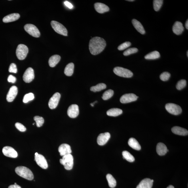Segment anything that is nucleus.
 <instances>
[{"label":"nucleus","instance_id":"nucleus-1","mask_svg":"<svg viewBox=\"0 0 188 188\" xmlns=\"http://www.w3.org/2000/svg\"><path fill=\"white\" fill-rule=\"evenodd\" d=\"M105 40L98 37L92 38L89 42V48L91 54L96 55L102 52L106 46Z\"/></svg>","mask_w":188,"mask_h":188},{"label":"nucleus","instance_id":"nucleus-2","mask_svg":"<svg viewBox=\"0 0 188 188\" xmlns=\"http://www.w3.org/2000/svg\"><path fill=\"white\" fill-rule=\"evenodd\" d=\"M15 172L19 176L29 181L33 180V175L31 170L26 167L19 166L16 168Z\"/></svg>","mask_w":188,"mask_h":188},{"label":"nucleus","instance_id":"nucleus-3","mask_svg":"<svg viewBox=\"0 0 188 188\" xmlns=\"http://www.w3.org/2000/svg\"><path fill=\"white\" fill-rule=\"evenodd\" d=\"M60 163L64 166L67 170H71L72 169L74 165V158L71 154H68L63 156L60 159Z\"/></svg>","mask_w":188,"mask_h":188},{"label":"nucleus","instance_id":"nucleus-4","mask_svg":"<svg viewBox=\"0 0 188 188\" xmlns=\"http://www.w3.org/2000/svg\"><path fill=\"white\" fill-rule=\"evenodd\" d=\"M28 52V48L26 45L21 44L18 45L16 50V55L20 60L25 59Z\"/></svg>","mask_w":188,"mask_h":188},{"label":"nucleus","instance_id":"nucleus-5","mask_svg":"<svg viewBox=\"0 0 188 188\" xmlns=\"http://www.w3.org/2000/svg\"><path fill=\"white\" fill-rule=\"evenodd\" d=\"M113 71L116 75L123 77L130 78L133 75V74L132 71L121 67H115Z\"/></svg>","mask_w":188,"mask_h":188},{"label":"nucleus","instance_id":"nucleus-6","mask_svg":"<svg viewBox=\"0 0 188 188\" xmlns=\"http://www.w3.org/2000/svg\"><path fill=\"white\" fill-rule=\"evenodd\" d=\"M51 24L52 28L56 33L63 36H67V29L62 24L55 21H52Z\"/></svg>","mask_w":188,"mask_h":188},{"label":"nucleus","instance_id":"nucleus-7","mask_svg":"<svg viewBox=\"0 0 188 188\" xmlns=\"http://www.w3.org/2000/svg\"><path fill=\"white\" fill-rule=\"evenodd\" d=\"M166 110L169 113L174 115H178L182 112V109L179 106L173 103H168L166 105Z\"/></svg>","mask_w":188,"mask_h":188},{"label":"nucleus","instance_id":"nucleus-8","mask_svg":"<svg viewBox=\"0 0 188 188\" xmlns=\"http://www.w3.org/2000/svg\"><path fill=\"white\" fill-rule=\"evenodd\" d=\"M24 29L29 35L35 37H39L40 36V33L37 27L32 24H28L25 25Z\"/></svg>","mask_w":188,"mask_h":188},{"label":"nucleus","instance_id":"nucleus-9","mask_svg":"<svg viewBox=\"0 0 188 188\" xmlns=\"http://www.w3.org/2000/svg\"><path fill=\"white\" fill-rule=\"evenodd\" d=\"M34 78L35 74L33 69L31 67L28 68L23 75V80L26 83H29L32 81Z\"/></svg>","mask_w":188,"mask_h":188},{"label":"nucleus","instance_id":"nucleus-10","mask_svg":"<svg viewBox=\"0 0 188 188\" xmlns=\"http://www.w3.org/2000/svg\"><path fill=\"white\" fill-rule=\"evenodd\" d=\"M60 97V94L58 92H56L50 98L48 102V106L51 109L56 108L57 106Z\"/></svg>","mask_w":188,"mask_h":188},{"label":"nucleus","instance_id":"nucleus-11","mask_svg":"<svg viewBox=\"0 0 188 188\" xmlns=\"http://www.w3.org/2000/svg\"><path fill=\"white\" fill-rule=\"evenodd\" d=\"M2 152L4 155L8 157L15 158L18 157L17 152L12 147L10 146L4 147Z\"/></svg>","mask_w":188,"mask_h":188},{"label":"nucleus","instance_id":"nucleus-12","mask_svg":"<svg viewBox=\"0 0 188 188\" xmlns=\"http://www.w3.org/2000/svg\"><path fill=\"white\" fill-rule=\"evenodd\" d=\"M138 97L133 94H126L120 98V101L122 103H126L136 101Z\"/></svg>","mask_w":188,"mask_h":188},{"label":"nucleus","instance_id":"nucleus-13","mask_svg":"<svg viewBox=\"0 0 188 188\" xmlns=\"http://www.w3.org/2000/svg\"><path fill=\"white\" fill-rule=\"evenodd\" d=\"M79 114V107L76 104L71 105L68 108L67 111L68 115L70 117H77Z\"/></svg>","mask_w":188,"mask_h":188},{"label":"nucleus","instance_id":"nucleus-14","mask_svg":"<svg viewBox=\"0 0 188 188\" xmlns=\"http://www.w3.org/2000/svg\"><path fill=\"white\" fill-rule=\"evenodd\" d=\"M35 160L37 164L43 169H47L48 167L47 161L43 155L39 154L35 155Z\"/></svg>","mask_w":188,"mask_h":188},{"label":"nucleus","instance_id":"nucleus-15","mask_svg":"<svg viewBox=\"0 0 188 188\" xmlns=\"http://www.w3.org/2000/svg\"><path fill=\"white\" fill-rule=\"evenodd\" d=\"M110 137L111 135L109 132L102 133L99 135L97 138V143L99 145H104L106 144Z\"/></svg>","mask_w":188,"mask_h":188},{"label":"nucleus","instance_id":"nucleus-16","mask_svg":"<svg viewBox=\"0 0 188 188\" xmlns=\"http://www.w3.org/2000/svg\"><path fill=\"white\" fill-rule=\"evenodd\" d=\"M18 89L16 86H13L10 88L6 97V99L8 102H11L16 98L18 94Z\"/></svg>","mask_w":188,"mask_h":188},{"label":"nucleus","instance_id":"nucleus-17","mask_svg":"<svg viewBox=\"0 0 188 188\" xmlns=\"http://www.w3.org/2000/svg\"><path fill=\"white\" fill-rule=\"evenodd\" d=\"M58 151L60 155L62 157L68 154H71L72 152L70 146L65 143L60 145L59 147Z\"/></svg>","mask_w":188,"mask_h":188},{"label":"nucleus","instance_id":"nucleus-18","mask_svg":"<svg viewBox=\"0 0 188 188\" xmlns=\"http://www.w3.org/2000/svg\"><path fill=\"white\" fill-rule=\"evenodd\" d=\"M184 27L181 22H176L175 23L172 27L173 32L177 35H180L184 31Z\"/></svg>","mask_w":188,"mask_h":188},{"label":"nucleus","instance_id":"nucleus-19","mask_svg":"<svg viewBox=\"0 0 188 188\" xmlns=\"http://www.w3.org/2000/svg\"><path fill=\"white\" fill-rule=\"evenodd\" d=\"M94 8L96 11L100 13H103L109 11V8L105 4L100 3L94 4Z\"/></svg>","mask_w":188,"mask_h":188},{"label":"nucleus","instance_id":"nucleus-20","mask_svg":"<svg viewBox=\"0 0 188 188\" xmlns=\"http://www.w3.org/2000/svg\"><path fill=\"white\" fill-rule=\"evenodd\" d=\"M153 185L151 179L146 178L141 181L136 188H152Z\"/></svg>","mask_w":188,"mask_h":188},{"label":"nucleus","instance_id":"nucleus-21","mask_svg":"<svg viewBox=\"0 0 188 188\" xmlns=\"http://www.w3.org/2000/svg\"><path fill=\"white\" fill-rule=\"evenodd\" d=\"M172 131L174 134L181 135V136H187L188 134V130L184 128L178 126L173 127Z\"/></svg>","mask_w":188,"mask_h":188},{"label":"nucleus","instance_id":"nucleus-22","mask_svg":"<svg viewBox=\"0 0 188 188\" xmlns=\"http://www.w3.org/2000/svg\"><path fill=\"white\" fill-rule=\"evenodd\" d=\"M20 17V14L18 13H13L8 15L3 19V22L4 23H8L14 22L19 19Z\"/></svg>","mask_w":188,"mask_h":188},{"label":"nucleus","instance_id":"nucleus-23","mask_svg":"<svg viewBox=\"0 0 188 188\" xmlns=\"http://www.w3.org/2000/svg\"><path fill=\"white\" fill-rule=\"evenodd\" d=\"M157 152L158 155L163 156L167 152V148L163 143H158L157 146Z\"/></svg>","mask_w":188,"mask_h":188},{"label":"nucleus","instance_id":"nucleus-24","mask_svg":"<svg viewBox=\"0 0 188 188\" xmlns=\"http://www.w3.org/2000/svg\"><path fill=\"white\" fill-rule=\"evenodd\" d=\"M132 22L133 26L138 32L141 34H144L145 33V31L143 25L140 22L135 19H134L132 20Z\"/></svg>","mask_w":188,"mask_h":188},{"label":"nucleus","instance_id":"nucleus-25","mask_svg":"<svg viewBox=\"0 0 188 188\" xmlns=\"http://www.w3.org/2000/svg\"><path fill=\"white\" fill-rule=\"evenodd\" d=\"M128 145L132 148L136 150H140L141 147L138 141L134 138H131L129 139Z\"/></svg>","mask_w":188,"mask_h":188},{"label":"nucleus","instance_id":"nucleus-26","mask_svg":"<svg viewBox=\"0 0 188 188\" xmlns=\"http://www.w3.org/2000/svg\"><path fill=\"white\" fill-rule=\"evenodd\" d=\"M61 59V57L58 55H54L51 57L48 60V64L50 67H54L56 66L60 62Z\"/></svg>","mask_w":188,"mask_h":188},{"label":"nucleus","instance_id":"nucleus-27","mask_svg":"<svg viewBox=\"0 0 188 188\" xmlns=\"http://www.w3.org/2000/svg\"><path fill=\"white\" fill-rule=\"evenodd\" d=\"M123 113L122 110L118 108H113L110 109L107 112V115L110 117H117Z\"/></svg>","mask_w":188,"mask_h":188},{"label":"nucleus","instance_id":"nucleus-28","mask_svg":"<svg viewBox=\"0 0 188 188\" xmlns=\"http://www.w3.org/2000/svg\"><path fill=\"white\" fill-rule=\"evenodd\" d=\"M74 65L73 63H70L68 64L65 67L64 73L68 77H71L72 75L74 73Z\"/></svg>","mask_w":188,"mask_h":188},{"label":"nucleus","instance_id":"nucleus-29","mask_svg":"<svg viewBox=\"0 0 188 188\" xmlns=\"http://www.w3.org/2000/svg\"><path fill=\"white\" fill-rule=\"evenodd\" d=\"M159 52L157 51H154L148 54L145 56V58L147 60H155L160 57Z\"/></svg>","mask_w":188,"mask_h":188},{"label":"nucleus","instance_id":"nucleus-30","mask_svg":"<svg viewBox=\"0 0 188 188\" xmlns=\"http://www.w3.org/2000/svg\"><path fill=\"white\" fill-rule=\"evenodd\" d=\"M106 178L110 187L113 188L116 186L117 181L112 175L110 174H108L106 176Z\"/></svg>","mask_w":188,"mask_h":188},{"label":"nucleus","instance_id":"nucleus-31","mask_svg":"<svg viewBox=\"0 0 188 188\" xmlns=\"http://www.w3.org/2000/svg\"><path fill=\"white\" fill-rule=\"evenodd\" d=\"M106 88V85L105 84L101 83L97 84L96 86H92L90 90L94 92H98L105 89Z\"/></svg>","mask_w":188,"mask_h":188},{"label":"nucleus","instance_id":"nucleus-32","mask_svg":"<svg viewBox=\"0 0 188 188\" xmlns=\"http://www.w3.org/2000/svg\"><path fill=\"white\" fill-rule=\"evenodd\" d=\"M122 155L124 159H125L128 162H132L134 161L135 159L134 156L127 151H123Z\"/></svg>","mask_w":188,"mask_h":188},{"label":"nucleus","instance_id":"nucleus-33","mask_svg":"<svg viewBox=\"0 0 188 188\" xmlns=\"http://www.w3.org/2000/svg\"><path fill=\"white\" fill-rule=\"evenodd\" d=\"M163 0H154L153 1L154 9L155 11H158L159 10L163 3Z\"/></svg>","mask_w":188,"mask_h":188},{"label":"nucleus","instance_id":"nucleus-34","mask_svg":"<svg viewBox=\"0 0 188 188\" xmlns=\"http://www.w3.org/2000/svg\"><path fill=\"white\" fill-rule=\"evenodd\" d=\"M114 94V92L113 90L111 89L108 90L103 93L102 98L103 100H108L113 96Z\"/></svg>","mask_w":188,"mask_h":188},{"label":"nucleus","instance_id":"nucleus-35","mask_svg":"<svg viewBox=\"0 0 188 188\" xmlns=\"http://www.w3.org/2000/svg\"><path fill=\"white\" fill-rule=\"evenodd\" d=\"M34 120H35L36 122V124L38 127H40L43 126L44 120L43 117H39V116H36L34 117Z\"/></svg>","mask_w":188,"mask_h":188},{"label":"nucleus","instance_id":"nucleus-36","mask_svg":"<svg viewBox=\"0 0 188 188\" xmlns=\"http://www.w3.org/2000/svg\"><path fill=\"white\" fill-rule=\"evenodd\" d=\"M187 85V81L185 80H181L178 82L176 85L177 90H180L184 88Z\"/></svg>","mask_w":188,"mask_h":188},{"label":"nucleus","instance_id":"nucleus-37","mask_svg":"<svg viewBox=\"0 0 188 188\" xmlns=\"http://www.w3.org/2000/svg\"><path fill=\"white\" fill-rule=\"evenodd\" d=\"M34 98V94L32 93L27 94L24 97L23 100V102L25 103H28L29 101L33 100Z\"/></svg>","mask_w":188,"mask_h":188},{"label":"nucleus","instance_id":"nucleus-38","mask_svg":"<svg viewBox=\"0 0 188 188\" xmlns=\"http://www.w3.org/2000/svg\"><path fill=\"white\" fill-rule=\"evenodd\" d=\"M138 51V49L136 48H131L126 50L123 53L124 56H128L130 54L136 53Z\"/></svg>","mask_w":188,"mask_h":188},{"label":"nucleus","instance_id":"nucleus-39","mask_svg":"<svg viewBox=\"0 0 188 188\" xmlns=\"http://www.w3.org/2000/svg\"><path fill=\"white\" fill-rule=\"evenodd\" d=\"M170 74L168 72H164L161 74L160 79L162 81H166L169 79Z\"/></svg>","mask_w":188,"mask_h":188},{"label":"nucleus","instance_id":"nucleus-40","mask_svg":"<svg viewBox=\"0 0 188 188\" xmlns=\"http://www.w3.org/2000/svg\"><path fill=\"white\" fill-rule=\"evenodd\" d=\"M131 43L130 42H126L122 44L118 47V49L120 51L123 50L130 47L131 45Z\"/></svg>","mask_w":188,"mask_h":188},{"label":"nucleus","instance_id":"nucleus-41","mask_svg":"<svg viewBox=\"0 0 188 188\" xmlns=\"http://www.w3.org/2000/svg\"><path fill=\"white\" fill-rule=\"evenodd\" d=\"M15 126L21 132H25L26 130V128L25 126L19 122H17L15 124Z\"/></svg>","mask_w":188,"mask_h":188},{"label":"nucleus","instance_id":"nucleus-42","mask_svg":"<svg viewBox=\"0 0 188 188\" xmlns=\"http://www.w3.org/2000/svg\"><path fill=\"white\" fill-rule=\"evenodd\" d=\"M9 71L10 73H17V68L16 64L14 63H12L10 65Z\"/></svg>","mask_w":188,"mask_h":188},{"label":"nucleus","instance_id":"nucleus-43","mask_svg":"<svg viewBox=\"0 0 188 188\" xmlns=\"http://www.w3.org/2000/svg\"><path fill=\"white\" fill-rule=\"evenodd\" d=\"M7 81L9 82H10L13 83H15L16 81V78L12 75H10L8 77Z\"/></svg>","mask_w":188,"mask_h":188},{"label":"nucleus","instance_id":"nucleus-44","mask_svg":"<svg viewBox=\"0 0 188 188\" xmlns=\"http://www.w3.org/2000/svg\"><path fill=\"white\" fill-rule=\"evenodd\" d=\"M64 4H65V5L67 6V7L70 8V9H71V8H73V5H72L71 3L68 1H65Z\"/></svg>","mask_w":188,"mask_h":188},{"label":"nucleus","instance_id":"nucleus-45","mask_svg":"<svg viewBox=\"0 0 188 188\" xmlns=\"http://www.w3.org/2000/svg\"><path fill=\"white\" fill-rule=\"evenodd\" d=\"M8 188H21V187L20 186H19L17 184H16V185L14 184V185H12L8 187Z\"/></svg>","mask_w":188,"mask_h":188},{"label":"nucleus","instance_id":"nucleus-46","mask_svg":"<svg viewBox=\"0 0 188 188\" xmlns=\"http://www.w3.org/2000/svg\"><path fill=\"white\" fill-rule=\"evenodd\" d=\"M185 27H186V28L188 30V20H187L186 22Z\"/></svg>","mask_w":188,"mask_h":188},{"label":"nucleus","instance_id":"nucleus-47","mask_svg":"<svg viewBox=\"0 0 188 188\" xmlns=\"http://www.w3.org/2000/svg\"><path fill=\"white\" fill-rule=\"evenodd\" d=\"M166 188H175L174 186H173L172 185H170V186H169L168 187Z\"/></svg>","mask_w":188,"mask_h":188},{"label":"nucleus","instance_id":"nucleus-48","mask_svg":"<svg viewBox=\"0 0 188 188\" xmlns=\"http://www.w3.org/2000/svg\"><path fill=\"white\" fill-rule=\"evenodd\" d=\"M91 106L92 107H94V104L93 103H91Z\"/></svg>","mask_w":188,"mask_h":188},{"label":"nucleus","instance_id":"nucleus-49","mask_svg":"<svg viewBox=\"0 0 188 188\" xmlns=\"http://www.w3.org/2000/svg\"><path fill=\"white\" fill-rule=\"evenodd\" d=\"M134 1V0H128V1Z\"/></svg>","mask_w":188,"mask_h":188},{"label":"nucleus","instance_id":"nucleus-50","mask_svg":"<svg viewBox=\"0 0 188 188\" xmlns=\"http://www.w3.org/2000/svg\"><path fill=\"white\" fill-rule=\"evenodd\" d=\"M39 155V153H35V155Z\"/></svg>","mask_w":188,"mask_h":188},{"label":"nucleus","instance_id":"nucleus-51","mask_svg":"<svg viewBox=\"0 0 188 188\" xmlns=\"http://www.w3.org/2000/svg\"><path fill=\"white\" fill-rule=\"evenodd\" d=\"M187 56H188V51H187Z\"/></svg>","mask_w":188,"mask_h":188},{"label":"nucleus","instance_id":"nucleus-52","mask_svg":"<svg viewBox=\"0 0 188 188\" xmlns=\"http://www.w3.org/2000/svg\"><path fill=\"white\" fill-rule=\"evenodd\" d=\"M151 181H152V182L153 183L154 182V180H151Z\"/></svg>","mask_w":188,"mask_h":188},{"label":"nucleus","instance_id":"nucleus-53","mask_svg":"<svg viewBox=\"0 0 188 188\" xmlns=\"http://www.w3.org/2000/svg\"><path fill=\"white\" fill-rule=\"evenodd\" d=\"M14 184H15V185H16V184H16V183H14Z\"/></svg>","mask_w":188,"mask_h":188}]
</instances>
